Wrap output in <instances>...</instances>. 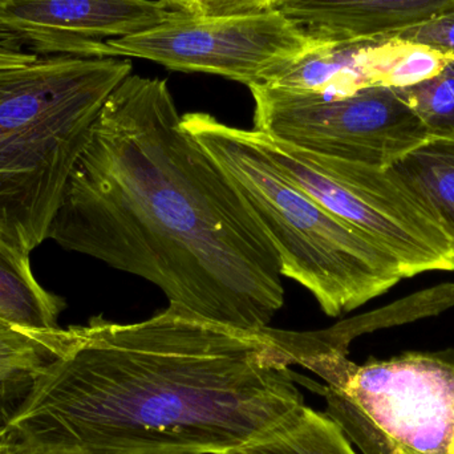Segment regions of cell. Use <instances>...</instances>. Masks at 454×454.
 <instances>
[{"label": "cell", "instance_id": "obj_4", "mask_svg": "<svg viewBox=\"0 0 454 454\" xmlns=\"http://www.w3.org/2000/svg\"><path fill=\"white\" fill-rule=\"evenodd\" d=\"M183 127L242 194L274 245L283 277L311 293L327 317L354 311L404 279L388 251L299 188L248 130L202 112L184 114Z\"/></svg>", "mask_w": 454, "mask_h": 454}, {"label": "cell", "instance_id": "obj_20", "mask_svg": "<svg viewBox=\"0 0 454 454\" xmlns=\"http://www.w3.org/2000/svg\"><path fill=\"white\" fill-rule=\"evenodd\" d=\"M21 454H23V453H21Z\"/></svg>", "mask_w": 454, "mask_h": 454}, {"label": "cell", "instance_id": "obj_11", "mask_svg": "<svg viewBox=\"0 0 454 454\" xmlns=\"http://www.w3.org/2000/svg\"><path fill=\"white\" fill-rule=\"evenodd\" d=\"M66 307L64 298L37 282L29 254L0 234V322L20 330H56Z\"/></svg>", "mask_w": 454, "mask_h": 454}, {"label": "cell", "instance_id": "obj_14", "mask_svg": "<svg viewBox=\"0 0 454 454\" xmlns=\"http://www.w3.org/2000/svg\"><path fill=\"white\" fill-rule=\"evenodd\" d=\"M394 168L431 205L454 245V141H429Z\"/></svg>", "mask_w": 454, "mask_h": 454}, {"label": "cell", "instance_id": "obj_3", "mask_svg": "<svg viewBox=\"0 0 454 454\" xmlns=\"http://www.w3.org/2000/svg\"><path fill=\"white\" fill-rule=\"evenodd\" d=\"M125 58L40 56L0 69V234L31 254L48 239L69 175Z\"/></svg>", "mask_w": 454, "mask_h": 454}, {"label": "cell", "instance_id": "obj_2", "mask_svg": "<svg viewBox=\"0 0 454 454\" xmlns=\"http://www.w3.org/2000/svg\"><path fill=\"white\" fill-rule=\"evenodd\" d=\"M271 327L177 304L149 319L59 328L55 352L5 421L24 454H223L275 431L303 395Z\"/></svg>", "mask_w": 454, "mask_h": 454}, {"label": "cell", "instance_id": "obj_13", "mask_svg": "<svg viewBox=\"0 0 454 454\" xmlns=\"http://www.w3.org/2000/svg\"><path fill=\"white\" fill-rule=\"evenodd\" d=\"M223 454H357L340 427L303 405L282 426L239 450Z\"/></svg>", "mask_w": 454, "mask_h": 454}, {"label": "cell", "instance_id": "obj_10", "mask_svg": "<svg viewBox=\"0 0 454 454\" xmlns=\"http://www.w3.org/2000/svg\"><path fill=\"white\" fill-rule=\"evenodd\" d=\"M454 0H279L274 10L322 43H379L453 10Z\"/></svg>", "mask_w": 454, "mask_h": 454}, {"label": "cell", "instance_id": "obj_9", "mask_svg": "<svg viewBox=\"0 0 454 454\" xmlns=\"http://www.w3.org/2000/svg\"><path fill=\"white\" fill-rule=\"evenodd\" d=\"M177 10L168 0H5L0 42L39 58H114L108 40L148 31Z\"/></svg>", "mask_w": 454, "mask_h": 454}, {"label": "cell", "instance_id": "obj_19", "mask_svg": "<svg viewBox=\"0 0 454 454\" xmlns=\"http://www.w3.org/2000/svg\"><path fill=\"white\" fill-rule=\"evenodd\" d=\"M5 0H0V4H3V3H4Z\"/></svg>", "mask_w": 454, "mask_h": 454}, {"label": "cell", "instance_id": "obj_8", "mask_svg": "<svg viewBox=\"0 0 454 454\" xmlns=\"http://www.w3.org/2000/svg\"><path fill=\"white\" fill-rule=\"evenodd\" d=\"M106 44L114 58L144 59L172 71L215 74L248 88L271 82L278 72L323 43L278 10L229 18L177 10L148 31Z\"/></svg>", "mask_w": 454, "mask_h": 454}, {"label": "cell", "instance_id": "obj_6", "mask_svg": "<svg viewBox=\"0 0 454 454\" xmlns=\"http://www.w3.org/2000/svg\"><path fill=\"white\" fill-rule=\"evenodd\" d=\"M274 164L325 209L388 251L405 278L454 271V245L427 200L395 169L344 161L248 130Z\"/></svg>", "mask_w": 454, "mask_h": 454}, {"label": "cell", "instance_id": "obj_5", "mask_svg": "<svg viewBox=\"0 0 454 454\" xmlns=\"http://www.w3.org/2000/svg\"><path fill=\"white\" fill-rule=\"evenodd\" d=\"M325 381L309 384L363 454H454V354L407 352L356 364L315 340L298 360Z\"/></svg>", "mask_w": 454, "mask_h": 454}, {"label": "cell", "instance_id": "obj_12", "mask_svg": "<svg viewBox=\"0 0 454 454\" xmlns=\"http://www.w3.org/2000/svg\"><path fill=\"white\" fill-rule=\"evenodd\" d=\"M59 328L20 330L0 322V416L3 426L10 418L7 407L11 403H16L18 408L31 389L35 376L53 356Z\"/></svg>", "mask_w": 454, "mask_h": 454}, {"label": "cell", "instance_id": "obj_1", "mask_svg": "<svg viewBox=\"0 0 454 454\" xmlns=\"http://www.w3.org/2000/svg\"><path fill=\"white\" fill-rule=\"evenodd\" d=\"M48 239L234 327H270L285 303L269 235L157 77L130 74L106 98Z\"/></svg>", "mask_w": 454, "mask_h": 454}, {"label": "cell", "instance_id": "obj_18", "mask_svg": "<svg viewBox=\"0 0 454 454\" xmlns=\"http://www.w3.org/2000/svg\"><path fill=\"white\" fill-rule=\"evenodd\" d=\"M37 58L39 56L34 55V53L10 47V45L0 42V69L27 66V64L36 60Z\"/></svg>", "mask_w": 454, "mask_h": 454}, {"label": "cell", "instance_id": "obj_15", "mask_svg": "<svg viewBox=\"0 0 454 454\" xmlns=\"http://www.w3.org/2000/svg\"><path fill=\"white\" fill-rule=\"evenodd\" d=\"M397 90L434 140L454 141V61L439 74Z\"/></svg>", "mask_w": 454, "mask_h": 454}, {"label": "cell", "instance_id": "obj_16", "mask_svg": "<svg viewBox=\"0 0 454 454\" xmlns=\"http://www.w3.org/2000/svg\"><path fill=\"white\" fill-rule=\"evenodd\" d=\"M395 40L427 48L454 61V8L427 23L403 32Z\"/></svg>", "mask_w": 454, "mask_h": 454}, {"label": "cell", "instance_id": "obj_17", "mask_svg": "<svg viewBox=\"0 0 454 454\" xmlns=\"http://www.w3.org/2000/svg\"><path fill=\"white\" fill-rule=\"evenodd\" d=\"M279 0H194L192 13L210 18L254 15L274 10Z\"/></svg>", "mask_w": 454, "mask_h": 454}, {"label": "cell", "instance_id": "obj_7", "mask_svg": "<svg viewBox=\"0 0 454 454\" xmlns=\"http://www.w3.org/2000/svg\"><path fill=\"white\" fill-rule=\"evenodd\" d=\"M248 90L253 130L312 153L387 169L434 140L397 88L370 85L343 96L269 84Z\"/></svg>", "mask_w": 454, "mask_h": 454}]
</instances>
